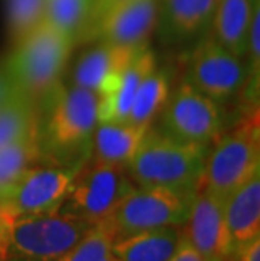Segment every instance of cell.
I'll list each match as a JSON object with an SVG mask.
<instances>
[{
  "mask_svg": "<svg viewBox=\"0 0 260 261\" xmlns=\"http://www.w3.org/2000/svg\"><path fill=\"white\" fill-rule=\"evenodd\" d=\"M42 99L48 103L44 115L39 112L42 159L49 155L56 165L78 167L91 152L98 96L81 86L58 83Z\"/></svg>",
  "mask_w": 260,
  "mask_h": 261,
  "instance_id": "cell-1",
  "label": "cell"
},
{
  "mask_svg": "<svg viewBox=\"0 0 260 261\" xmlns=\"http://www.w3.org/2000/svg\"><path fill=\"white\" fill-rule=\"evenodd\" d=\"M209 147L181 142L152 128L127 165V174L140 187H166L196 192Z\"/></svg>",
  "mask_w": 260,
  "mask_h": 261,
  "instance_id": "cell-2",
  "label": "cell"
},
{
  "mask_svg": "<svg viewBox=\"0 0 260 261\" xmlns=\"http://www.w3.org/2000/svg\"><path fill=\"white\" fill-rule=\"evenodd\" d=\"M260 174V116L258 105L226 135L215 140L196 191L209 192L225 201L253 175Z\"/></svg>",
  "mask_w": 260,
  "mask_h": 261,
  "instance_id": "cell-3",
  "label": "cell"
},
{
  "mask_svg": "<svg viewBox=\"0 0 260 261\" xmlns=\"http://www.w3.org/2000/svg\"><path fill=\"white\" fill-rule=\"evenodd\" d=\"M76 44L42 22L31 34L12 44V51L2 61L4 69L17 90L39 103L54 86Z\"/></svg>",
  "mask_w": 260,
  "mask_h": 261,
  "instance_id": "cell-4",
  "label": "cell"
},
{
  "mask_svg": "<svg viewBox=\"0 0 260 261\" xmlns=\"http://www.w3.org/2000/svg\"><path fill=\"white\" fill-rule=\"evenodd\" d=\"M93 224L59 213L4 219L0 261H54L75 246Z\"/></svg>",
  "mask_w": 260,
  "mask_h": 261,
  "instance_id": "cell-5",
  "label": "cell"
},
{
  "mask_svg": "<svg viewBox=\"0 0 260 261\" xmlns=\"http://www.w3.org/2000/svg\"><path fill=\"white\" fill-rule=\"evenodd\" d=\"M134 187L127 169L98 162L90 155L76 169L58 213L97 224L107 219Z\"/></svg>",
  "mask_w": 260,
  "mask_h": 261,
  "instance_id": "cell-6",
  "label": "cell"
},
{
  "mask_svg": "<svg viewBox=\"0 0 260 261\" xmlns=\"http://www.w3.org/2000/svg\"><path fill=\"white\" fill-rule=\"evenodd\" d=\"M195 194L166 187L135 186L108 216L117 240L156 227H182L190 216Z\"/></svg>",
  "mask_w": 260,
  "mask_h": 261,
  "instance_id": "cell-7",
  "label": "cell"
},
{
  "mask_svg": "<svg viewBox=\"0 0 260 261\" xmlns=\"http://www.w3.org/2000/svg\"><path fill=\"white\" fill-rule=\"evenodd\" d=\"M160 130L181 142L206 145L220 137L221 110L217 101L198 91L190 81H184L169 94L162 112Z\"/></svg>",
  "mask_w": 260,
  "mask_h": 261,
  "instance_id": "cell-8",
  "label": "cell"
},
{
  "mask_svg": "<svg viewBox=\"0 0 260 261\" xmlns=\"http://www.w3.org/2000/svg\"><path fill=\"white\" fill-rule=\"evenodd\" d=\"M78 167L32 165L17 184L0 199L4 219L58 213Z\"/></svg>",
  "mask_w": 260,
  "mask_h": 261,
  "instance_id": "cell-9",
  "label": "cell"
},
{
  "mask_svg": "<svg viewBox=\"0 0 260 261\" xmlns=\"http://www.w3.org/2000/svg\"><path fill=\"white\" fill-rule=\"evenodd\" d=\"M248 68L243 58L225 49L213 36L204 37L191 56L187 81L218 105L231 101L247 86Z\"/></svg>",
  "mask_w": 260,
  "mask_h": 261,
  "instance_id": "cell-10",
  "label": "cell"
},
{
  "mask_svg": "<svg viewBox=\"0 0 260 261\" xmlns=\"http://www.w3.org/2000/svg\"><path fill=\"white\" fill-rule=\"evenodd\" d=\"M159 22V0H130L103 14L78 44L144 46L149 44Z\"/></svg>",
  "mask_w": 260,
  "mask_h": 261,
  "instance_id": "cell-11",
  "label": "cell"
},
{
  "mask_svg": "<svg viewBox=\"0 0 260 261\" xmlns=\"http://www.w3.org/2000/svg\"><path fill=\"white\" fill-rule=\"evenodd\" d=\"M149 47L144 46H113L97 44L90 51L81 54L73 69V85L103 96L112 91L127 69Z\"/></svg>",
  "mask_w": 260,
  "mask_h": 261,
  "instance_id": "cell-12",
  "label": "cell"
},
{
  "mask_svg": "<svg viewBox=\"0 0 260 261\" xmlns=\"http://www.w3.org/2000/svg\"><path fill=\"white\" fill-rule=\"evenodd\" d=\"M184 227L186 229L182 232L204 261L230 259V244L225 226V201L209 192L196 191Z\"/></svg>",
  "mask_w": 260,
  "mask_h": 261,
  "instance_id": "cell-13",
  "label": "cell"
},
{
  "mask_svg": "<svg viewBox=\"0 0 260 261\" xmlns=\"http://www.w3.org/2000/svg\"><path fill=\"white\" fill-rule=\"evenodd\" d=\"M225 226L230 256L260 238V174L225 199Z\"/></svg>",
  "mask_w": 260,
  "mask_h": 261,
  "instance_id": "cell-14",
  "label": "cell"
},
{
  "mask_svg": "<svg viewBox=\"0 0 260 261\" xmlns=\"http://www.w3.org/2000/svg\"><path fill=\"white\" fill-rule=\"evenodd\" d=\"M157 68L156 53L151 47H147L135 63L125 71L124 76L117 81V85L112 88V91L98 96L97 103V120L98 123L103 121H127L130 113V107L134 103V98L142 81Z\"/></svg>",
  "mask_w": 260,
  "mask_h": 261,
  "instance_id": "cell-15",
  "label": "cell"
},
{
  "mask_svg": "<svg viewBox=\"0 0 260 261\" xmlns=\"http://www.w3.org/2000/svg\"><path fill=\"white\" fill-rule=\"evenodd\" d=\"M151 128L152 126L134 125L130 121L97 123L91 137L90 155L98 162L127 169Z\"/></svg>",
  "mask_w": 260,
  "mask_h": 261,
  "instance_id": "cell-16",
  "label": "cell"
},
{
  "mask_svg": "<svg viewBox=\"0 0 260 261\" xmlns=\"http://www.w3.org/2000/svg\"><path fill=\"white\" fill-rule=\"evenodd\" d=\"M253 7L252 0H218L213 14L211 36L239 58H245L247 53Z\"/></svg>",
  "mask_w": 260,
  "mask_h": 261,
  "instance_id": "cell-17",
  "label": "cell"
},
{
  "mask_svg": "<svg viewBox=\"0 0 260 261\" xmlns=\"http://www.w3.org/2000/svg\"><path fill=\"white\" fill-rule=\"evenodd\" d=\"M179 234L181 229L178 226L135 232L113 243V258L117 261H171Z\"/></svg>",
  "mask_w": 260,
  "mask_h": 261,
  "instance_id": "cell-18",
  "label": "cell"
},
{
  "mask_svg": "<svg viewBox=\"0 0 260 261\" xmlns=\"http://www.w3.org/2000/svg\"><path fill=\"white\" fill-rule=\"evenodd\" d=\"M218 0H162V24L178 41L204 34L211 27Z\"/></svg>",
  "mask_w": 260,
  "mask_h": 261,
  "instance_id": "cell-19",
  "label": "cell"
},
{
  "mask_svg": "<svg viewBox=\"0 0 260 261\" xmlns=\"http://www.w3.org/2000/svg\"><path fill=\"white\" fill-rule=\"evenodd\" d=\"M39 133V103L19 94L0 108V147Z\"/></svg>",
  "mask_w": 260,
  "mask_h": 261,
  "instance_id": "cell-20",
  "label": "cell"
},
{
  "mask_svg": "<svg viewBox=\"0 0 260 261\" xmlns=\"http://www.w3.org/2000/svg\"><path fill=\"white\" fill-rule=\"evenodd\" d=\"M42 159L39 133L0 147V199L12 189L32 165Z\"/></svg>",
  "mask_w": 260,
  "mask_h": 261,
  "instance_id": "cell-21",
  "label": "cell"
},
{
  "mask_svg": "<svg viewBox=\"0 0 260 261\" xmlns=\"http://www.w3.org/2000/svg\"><path fill=\"white\" fill-rule=\"evenodd\" d=\"M171 94L169 77L164 71L156 68L149 74L137 91L127 121L134 125L154 126V121L162 112Z\"/></svg>",
  "mask_w": 260,
  "mask_h": 261,
  "instance_id": "cell-22",
  "label": "cell"
},
{
  "mask_svg": "<svg viewBox=\"0 0 260 261\" xmlns=\"http://www.w3.org/2000/svg\"><path fill=\"white\" fill-rule=\"evenodd\" d=\"M93 0H44L42 22L76 44L86 25Z\"/></svg>",
  "mask_w": 260,
  "mask_h": 261,
  "instance_id": "cell-23",
  "label": "cell"
},
{
  "mask_svg": "<svg viewBox=\"0 0 260 261\" xmlns=\"http://www.w3.org/2000/svg\"><path fill=\"white\" fill-rule=\"evenodd\" d=\"M117 232L108 218L93 224L85 236L54 261H113Z\"/></svg>",
  "mask_w": 260,
  "mask_h": 261,
  "instance_id": "cell-24",
  "label": "cell"
},
{
  "mask_svg": "<svg viewBox=\"0 0 260 261\" xmlns=\"http://www.w3.org/2000/svg\"><path fill=\"white\" fill-rule=\"evenodd\" d=\"M5 9L12 44L42 24L44 0H5Z\"/></svg>",
  "mask_w": 260,
  "mask_h": 261,
  "instance_id": "cell-25",
  "label": "cell"
},
{
  "mask_svg": "<svg viewBox=\"0 0 260 261\" xmlns=\"http://www.w3.org/2000/svg\"><path fill=\"white\" fill-rule=\"evenodd\" d=\"M125 2H130V0H93L90 15H88L86 25H85V29H83V32H81V36L85 34V32L90 29V27L95 24V22L100 19L103 14H107L108 10L119 7V5L125 4ZM81 36H80V39H81ZM80 39H78V41H80ZM76 44H78V42H76Z\"/></svg>",
  "mask_w": 260,
  "mask_h": 261,
  "instance_id": "cell-26",
  "label": "cell"
},
{
  "mask_svg": "<svg viewBox=\"0 0 260 261\" xmlns=\"http://www.w3.org/2000/svg\"><path fill=\"white\" fill-rule=\"evenodd\" d=\"M171 261H204V258L198 253V249L193 246L184 232L181 231L178 246H176V251Z\"/></svg>",
  "mask_w": 260,
  "mask_h": 261,
  "instance_id": "cell-27",
  "label": "cell"
},
{
  "mask_svg": "<svg viewBox=\"0 0 260 261\" xmlns=\"http://www.w3.org/2000/svg\"><path fill=\"white\" fill-rule=\"evenodd\" d=\"M19 94H22L17 86L14 85V81L10 80L7 71L4 69L2 63H0V108L4 107V105H7L10 99L17 98Z\"/></svg>",
  "mask_w": 260,
  "mask_h": 261,
  "instance_id": "cell-28",
  "label": "cell"
},
{
  "mask_svg": "<svg viewBox=\"0 0 260 261\" xmlns=\"http://www.w3.org/2000/svg\"><path fill=\"white\" fill-rule=\"evenodd\" d=\"M230 261H260V238L231 254Z\"/></svg>",
  "mask_w": 260,
  "mask_h": 261,
  "instance_id": "cell-29",
  "label": "cell"
},
{
  "mask_svg": "<svg viewBox=\"0 0 260 261\" xmlns=\"http://www.w3.org/2000/svg\"><path fill=\"white\" fill-rule=\"evenodd\" d=\"M4 221V214H2V211H0V223Z\"/></svg>",
  "mask_w": 260,
  "mask_h": 261,
  "instance_id": "cell-30",
  "label": "cell"
},
{
  "mask_svg": "<svg viewBox=\"0 0 260 261\" xmlns=\"http://www.w3.org/2000/svg\"><path fill=\"white\" fill-rule=\"evenodd\" d=\"M252 2H253V4H257V2H260V0H252Z\"/></svg>",
  "mask_w": 260,
  "mask_h": 261,
  "instance_id": "cell-31",
  "label": "cell"
}]
</instances>
